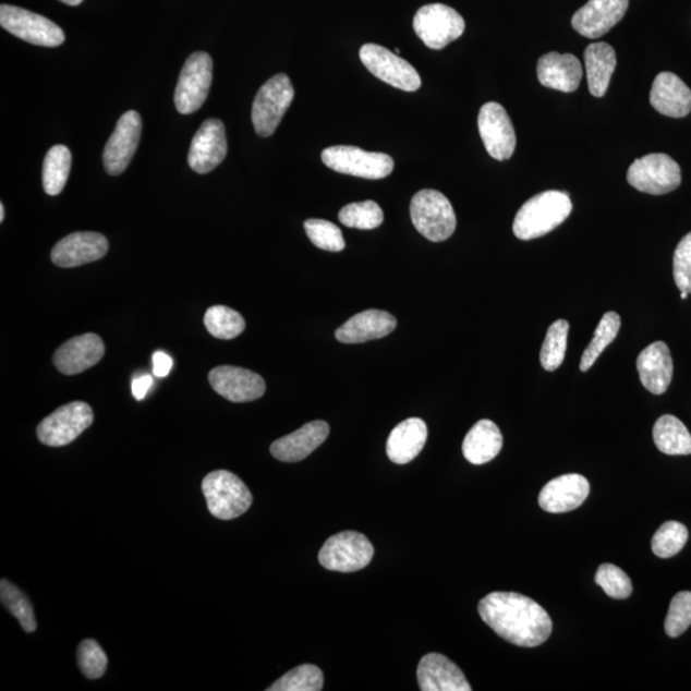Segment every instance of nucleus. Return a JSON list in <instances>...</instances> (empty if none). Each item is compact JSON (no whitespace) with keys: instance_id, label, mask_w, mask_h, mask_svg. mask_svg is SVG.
<instances>
[{"instance_id":"31","label":"nucleus","mask_w":691,"mask_h":691,"mask_svg":"<svg viewBox=\"0 0 691 691\" xmlns=\"http://www.w3.org/2000/svg\"><path fill=\"white\" fill-rule=\"evenodd\" d=\"M653 439L658 450L666 454H691V435L680 419L664 415L653 426Z\"/></svg>"},{"instance_id":"1","label":"nucleus","mask_w":691,"mask_h":691,"mask_svg":"<svg viewBox=\"0 0 691 691\" xmlns=\"http://www.w3.org/2000/svg\"><path fill=\"white\" fill-rule=\"evenodd\" d=\"M482 620L505 641L534 648L553 634V620L532 598L512 592H494L480 602Z\"/></svg>"},{"instance_id":"11","label":"nucleus","mask_w":691,"mask_h":691,"mask_svg":"<svg viewBox=\"0 0 691 691\" xmlns=\"http://www.w3.org/2000/svg\"><path fill=\"white\" fill-rule=\"evenodd\" d=\"M213 81V61L208 53L196 51L187 58L175 87L174 105L181 114L201 109L208 98Z\"/></svg>"},{"instance_id":"27","label":"nucleus","mask_w":691,"mask_h":691,"mask_svg":"<svg viewBox=\"0 0 691 691\" xmlns=\"http://www.w3.org/2000/svg\"><path fill=\"white\" fill-rule=\"evenodd\" d=\"M396 326L393 315L384 311H366L352 316L338 328L336 338L342 343H363L392 334Z\"/></svg>"},{"instance_id":"8","label":"nucleus","mask_w":691,"mask_h":691,"mask_svg":"<svg viewBox=\"0 0 691 691\" xmlns=\"http://www.w3.org/2000/svg\"><path fill=\"white\" fill-rule=\"evenodd\" d=\"M374 547L362 533H338L325 543L319 553L323 568L337 572H355L371 563Z\"/></svg>"},{"instance_id":"19","label":"nucleus","mask_w":691,"mask_h":691,"mask_svg":"<svg viewBox=\"0 0 691 691\" xmlns=\"http://www.w3.org/2000/svg\"><path fill=\"white\" fill-rule=\"evenodd\" d=\"M108 240L97 232L69 234L51 250V262L61 268H75L101 259L108 253Z\"/></svg>"},{"instance_id":"23","label":"nucleus","mask_w":691,"mask_h":691,"mask_svg":"<svg viewBox=\"0 0 691 691\" xmlns=\"http://www.w3.org/2000/svg\"><path fill=\"white\" fill-rule=\"evenodd\" d=\"M637 369L646 391L656 396L664 395L674 376V362L668 346L662 341L650 344L639 354Z\"/></svg>"},{"instance_id":"43","label":"nucleus","mask_w":691,"mask_h":691,"mask_svg":"<svg viewBox=\"0 0 691 691\" xmlns=\"http://www.w3.org/2000/svg\"><path fill=\"white\" fill-rule=\"evenodd\" d=\"M691 625V592H680L671 601L665 621L666 634L679 638Z\"/></svg>"},{"instance_id":"5","label":"nucleus","mask_w":691,"mask_h":691,"mask_svg":"<svg viewBox=\"0 0 691 691\" xmlns=\"http://www.w3.org/2000/svg\"><path fill=\"white\" fill-rule=\"evenodd\" d=\"M322 160L335 172L366 180H381L391 174L392 157L385 153H369L356 146L337 145L323 150Z\"/></svg>"},{"instance_id":"20","label":"nucleus","mask_w":691,"mask_h":691,"mask_svg":"<svg viewBox=\"0 0 691 691\" xmlns=\"http://www.w3.org/2000/svg\"><path fill=\"white\" fill-rule=\"evenodd\" d=\"M591 485L580 474H566L544 485L540 495V506L544 511L562 513L577 510L590 496Z\"/></svg>"},{"instance_id":"14","label":"nucleus","mask_w":691,"mask_h":691,"mask_svg":"<svg viewBox=\"0 0 691 691\" xmlns=\"http://www.w3.org/2000/svg\"><path fill=\"white\" fill-rule=\"evenodd\" d=\"M477 126L485 149L492 158L506 160L512 157L517 148V135L510 117L501 105L495 101L484 105L477 117Z\"/></svg>"},{"instance_id":"26","label":"nucleus","mask_w":691,"mask_h":691,"mask_svg":"<svg viewBox=\"0 0 691 691\" xmlns=\"http://www.w3.org/2000/svg\"><path fill=\"white\" fill-rule=\"evenodd\" d=\"M651 105L660 114L681 119L690 113L691 90L679 76L662 72L654 78Z\"/></svg>"},{"instance_id":"32","label":"nucleus","mask_w":691,"mask_h":691,"mask_svg":"<svg viewBox=\"0 0 691 691\" xmlns=\"http://www.w3.org/2000/svg\"><path fill=\"white\" fill-rule=\"evenodd\" d=\"M72 156L68 146L56 145L51 148L43 166V185L50 196L60 195L68 183Z\"/></svg>"},{"instance_id":"25","label":"nucleus","mask_w":691,"mask_h":691,"mask_svg":"<svg viewBox=\"0 0 691 691\" xmlns=\"http://www.w3.org/2000/svg\"><path fill=\"white\" fill-rule=\"evenodd\" d=\"M536 73L543 86L562 93H572L578 89L582 81L583 68L575 56L550 51L540 58Z\"/></svg>"},{"instance_id":"30","label":"nucleus","mask_w":691,"mask_h":691,"mask_svg":"<svg viewBox=\"0 0 691 691\" xmlns=\"http://www.w3.org/2000/svg\"><path fill=\"white\" fill-rule=\"evenodd\" d=\"M587 85L595 98L606 94L616 69L615 49L607 43L591 44L584 53Z\"/></svg>"},{"instance_id":"37","label":"nucleus","mask_w":691,"mask_h":691,"mask_svg":"<svg viewBox=\"0 0 691 691\" xmlns=\"http://www.w3.org/2000/svg\"><path fill=\"white\" fill-rule=\"evenodd\" d=\"M325 687V676L319 667L301 665L277 680L268 691H320Z\"/></svg>"},{"instance_id":"4","label":"nucleus","mask_w":691,"mask_h":691,"mask_svg":"<svg viewBox=\"0 0 691 691\" xmlns=\"http://www.w3.org/2000/svg\"><path fill=\"white\" fill-rule=\"evenodd\" d=\"M410 216L419 233L433 242L450 239L458 225L450 201L436 190L419 191L411 201Z\"/></svg>"},{"instance_id":"40","label":"nucleus","mask_w":691,"mask_h":691,"mask_svg":"<svg viewBox=\"0 0 691 691\" xmlns=\"http://www.w3.org/2000/svg\"><path fill=\"white\" fill-rule=\"evenodd\" d=\"M307 238L316 247L326 252L338 253L346 247L340 228L325 219H307L305 225Z\"/></svg>"},{"instance_id":"22","label":"nucleus","mask_w":691,"mask_h":691,"mask_svg":"<svg viewBox=\"0 0 691 691\" xmlns=\"http://www.w3.org/2000/svg\"><path fill=\"white\" fill-rule=\"evenodd\" d=\"M417 681L423 691H472L460 667L439 653H429L422 658Z\"/></svg>"},{"instance_id":"29","label":"nucleus","mask_w":691,"mask_h":691,"mask_svg":"<svg viewBox=\"0 0 691 691\" xmlns=\"http://www.w3.org/2000/svg\"><path fill=\"white\" fill-rule=\"evenodd\" d=\"M502 446L501 431L494 422L484 419L469 431L462 444V453L470 464L483 465L496 459Z\"/></svg>"},{"instance_id":"48","label":"nucleus","mask_w":691,"mask_h":691,"mask_svg":"<svg viewBox=\"0 0 691 691\" xmlns=\"http://www.w3.org/2000/svg\"><path fill=\"white\" fill-rule=\"evenodd\" d=\"M5 216L4 205L0 204V222H3Z\"/></svg>"},{"instance_id":"15","label":"nucleus","mask_w":691,"mask_h":691,"mask_svg":"<svg viewBox=\"0 0 691 691\" xmlns=\"http://www.w3.org/2000/svg\"><path fill=\"white\" fill-rule=\"evenodd\" d=\"M142 129V117L135 110H129L117 122L102 154V161L109 174L119 175L129 167L135 156Z\"/></svg>"},{"instance_id":"7","label":"nucleus","mask_w":691,"mask_h":691,"mask_svg":"<svg viewBox=\"0 0 691 691\" xmlns=\"http://www.w3.org/2000/svg\"><path fill=\"white\" fill-rule=\"evenodd\" d=\"M628 181L641 193L665 195L680 186L681 169L667 154H650L630 166Z\"/></svg>"},{"instance_id":"6","label":"nucleus","mask_w":691,"mask_h":691,"mask_svg":"<svg viewBox=\"0 0 691 691\" xmlns=\"http://www.w3.org/2000/svg\"><path fill=\"white\" fill-rule=\"evenodd\" d=\"M295 97V90L289 76L279 73L271 77L257 92L252 119L256 134L269 137L275 134L281 123L287 109Z\"/></svg>"},{"instance_id":"39","label":"nucleus","mask_w":691,"mask_h":691,"mask_svg":"<svg viewBox=\"0 0 691 691\" xmlns=\"http://www.w3.org/2000/svg\"><path fill=\"white\" fill-rule=\"evenodd\" d=\"M689 538L688 528L678 521H667L652 540L653 554L659 558H670L686 547Z\"/></svg>"},{"instance_id":"33","label":"nucleus","mask_w":691,"mask_h":691,"mask_svg":"<svg viewBox=\"0 0 691 691\" xmlns=\"http://www.w3.org/2000/svg\"><path fill=\"white\" fill-rule=\"evenodd\" d=\"M621 328L620 315L615 312H608L602 316L597 329H595L593 340L583 352L582 362H580V371L587 372L597 362L602 352L615 341Z\"/></svg>"},{"instance_id":"10","label":"nucleus","mask_w":691,"mask_h":691,"mask_svg":"<svg viewBox=\"0 0 691 691\" xmlns=\"http://www.w3.org/2000/svg\"><path fill=\"white\" fill-rule=\"evenodd\" d=\"M414 31L426 47L439 50L464 34L465 21L451 7L428 4L416 12Z\"/></svg>"},{"instance_id":"46","label":"nucleus","mask_w":691,"mask_h":691,"mask_svg":"<svg viewBox=\"0 0 691 691\" xmlns=\"http://www.w3.org/2000/svg\"><path fill=\"white\" fill-rule=\"evenodd\" d=\"M153 385V378L150 376H143L132 380V395H134L137 401L145 399L146 393Z\"/></svg>"},{"instance_id":"17","label":"nucleus","mask_w":691,"mask_h":691,"mask_svg":"<svg viewBox=\"0 0 691 691\" xmlns=\"http://www.w3.org/2000/svg\"><path fill=\"white\" fill-rule=\"evenodd\" d=\"M209 381L215 391L232 402H250L266 393V381L244 367L222 365L209 373Z\"/></svg>"},{"instance_id":"38","label":"nucleus","mask_w":691,"mask_h":691,"mask_svg":"<svg viewBox=\"0 0 691 691\" xmlns=\"http://www.w3.org/2000/svg\"><path fill=\"white\" fill-rule=\"evenodd\" d=\"M338 219L346 227L357 230H374L384 223V210L376 202L352 203L341 209Z\"/></svg>"},{"instance_id":"9","label":"nucleus","mask_w":691,"mask_h":691,"mask_svg":"<svg viewBox=\"0 0 691 691\" xmlns=\"http://www.w3.org/2000/svg\"><path fill=\"white\" fill-rule=\"evenodd\" d=\"M0 25L16 38L34 46L54 48L64 43L62 28L47 17L20 7H0Z\"/></svg>"},{"instance_id":"24","label":"nucleus","mask_w":691,"mask_h":691,"mask_svg":"<svg viewBox=\"0 0 691 691\" xmlns=\"http://www.w3.org/2000/svg\"><path fill=\"white\" fill-rule=\"evenodd\" d=\"M329 436V425L323 421L307 423L270 446V453L279 461L299 462L312 454Z\"/></svg>"},{"instance_id":"45","label":"nucleus","mask_w":691,"mask_h":691,"mask_svg":"<svg viewBox=\"0 0 691 691\" xmlns=\"http://www.w3.org/2000/svg\"><path fill=\"white\" fill-rule=\"evenodd\" d=\"M173 362L171 356H168L166 352L158 351L153 355V372L154 376L158 378H165L171 373Z\"/></svg>"},{"instance_id":"16","label":"nucleus","mask_w":691,"mask_h":691,"mask_svg":"<svg viewBox=\"0 0 691 691\" xmlns=\"http://www.w3.org/2000/svg\"><path fill=\"white\" fill-rule=\"evenodd\" d=\"M226 129L222 121L210 119L197 130L189 151V166L205 174L216 169L227 156Z\"/></svg>"},{"instance_id":"34","label":"nucleus","mask_w":691,"mask_h":691,"mask_svg":"<svg viewBox=\"0 0 691 691\" xmlns=\"http://www.w3.org/2000/svg\"><path fill=\"white\" fill-rule=\"evenodd\" d=\"M204 325L219 340H232L244 332L246 327L242 315L225 305L209 307L204 316Z\"/></svg>"},{"instance_id":"3","label":"nucleus","mask_w":691,"mask_h":691,"mask_svg":"<svg viewBox=\"0 0 691 691\" xmlns=\"http://www.w3.org/2000/svg\"><path fill=\"white\" fill-rule=\"evenodd\" d=\"M202 488L209 512L219 520L237 519L253 505V495L246 484L227 470L205 476Z\"/></svg>"},{"instance_id":"42","label":"nucleus","mask_w":691,"mask_h":691,"mask_svg":"<svg viewBox=\"0 0 691 691\" xmlns=\"http://www.w3.org/2000/svg\"><path fill=\"white\" fill-rule=\"evenodd\" d=\"M77 662L80 670L86 679H100L107 671V654L102 651L99 643L93 641V639H86V641L81 642L77 648Z\"/></svg>"},{"instance_id":"47","label":"nucleus","mask_w":691,"mask_h":691,"mask_svg":"<svg viewBox=\"0 0 691 691\" xmlns=\"http://www.w3.org/2000/svg\"><path fill=\"white\" fill-rule=\"evenodd\" d=\"M60 2H62L64 4H68V5L75 7V5H80L81 3H83L84 0H60Z\"/></svg>"},{"instance_id":"28","label":"nucleus","mask_w":691,"mask_h":691,"mask_svg":"<svg viewBox=\"0 0 691 691\" xmlns=\"http://www.w3.org/2000/svg\"><path fill=\"white\" fill-rule=\"evenodd\" d=\"M428 439V426L419 417H410L391 432L387 454L397 465H405L417 458Z\"/></svg>"},{"instance_id":"41","label":"nucleus","mask_w":691,"mask_h":691,"mask_svg":"<svg viewBox=\"0 0 691 691\" xmlns=\"http://www.w3.org/2000/svg\"><path fill=\"white\" fill-rule=\"evenodd\" d=\"M595 583L614 599H627L632 593L630 578L613 563H603L595 573Z\"/></svg>"},{"instance_id":"2","label":"nucleus","mask_w":691,"mask_h":691,"mask_svg":"<svg viewBox=\"0 0 691 691\" xmlns=\"http://www.w3.org/2000/svg\"><path fill=\"white\" fill-rule=\"evenodd\" d=\"M572 211L568 193L546 191L529 198L513 220V233L519 240L529 241L546 237L561 226Z\"/></svg>"},{"instance_id":"49","label":"nucleus","mask_w":691,"mask_h":691,"mask_svg":"<svg viewBox=\"0 0 691 691\" xmlns=\"http://www.w3.org/2000/svg\"><path fill=\"white\" fill-rule=\"evenodd\" d=\"M689 293L688 292H681V299L682 300H687L688 299Z\"/></svg>"},{"instance_id":"36","label":"nucleus","mask_w":691,"mask_h":691,"mask_svg":"<svg viewBox=\"0 0 691 691\" xmlns=\"http://www.w3.org/2000/svg\"><path fill=\"white\" fill-rule=\"evenodd\" d=\"M569 329V322L565 319H558L549 326L541 350V364L547 372H555L562 365L568 349Z\"/></svg>"},{"instance_id":"12","label":"nucleus","mask_w":691,"mask_h":691,"mask_svg":"<svg viewBox=\"0 0 691 691\" xmlns=\"http://www.w3.org/2000/svg\"><path fill=\"white\" fill-rule=\"evenodd\" d=\"M360 60L374 76L396 89L410 93L421 89L422 78L413 65L385 47L365 44L360 49Z\"/></svg>"},{"instance_id":"13","label":"nucleus","mask_w":691,"mask_h":691,"mask_svg":"<svg viewBox=\"0 0 691 691\" xmlns=\"http://www.w3.org/2000/svg\"><path fill=\"white\" fill-rule=\"evenodd\" d=\"M93 422L92 408L85 402L75 401L44 419L36 433L43 445L62 447L72 444Z\"/></svg>"},{"instance_id":"35","label":"nucleus","mask_w":691,"mask_h":691,"mask_svg":"<svg viewBox=\"0 0 691 691\" xmlns=\"http://www.w3.org/2000/svg\"><path fill=\"white\" fill-rule=\"evenodd\" d=\"M0 601H2L7 611L16 617L22 629L26 632H34L38 629L32 602L28 601L24 592H21L9 580L3 579L2 583H0Z\"/></svg>"},{"instance_id":"21","label":"nucleus","mask_w":691,"mask_h":691,"mask_svg":"<svg viewBox=\"0 0 691 691\" xmlns=\"http://www.w3.org/2000/svg\"><path fill=\"white\" fill-rule=\"evenodd\" d=\"M106 346L98 335L86 334L71 338L56 351L57 369L68 376L83 373L98 364L105 356Z\"/></svg>"},{"instance_id":"44","label":"nucleus","mask_w":691,"mask_h":691,"mask_svg":"<svg viewBox=\"0 0 691 691\" xmlns=\"http://www.w3.org/2000/svg\"><path fill=\"white\" fill-rule=\"evenodd\" d=\"M674 278L681 292L691 293V232L679 242L675 250Z\"/></svg>"},{"instance_id":"18","label":"nucleus","mask_w":691,"mask_h":691,"mask_svg":"<svg viewBox=\"0 0 691 691\" xmlns=\"http://www.w3.org/2000/svg\"><path fill=\"white\" fill-rule=\"evenodd\" d=\"M629 0H590L571 20L572 27L587 39H598L619 24Z\"/></svg>"}]
</instances>
